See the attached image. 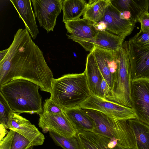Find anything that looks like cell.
<instances>
[{
    "mask_svg": "<svg viewBox=\"0 0 149 149\" xmlns=\"http://www.w3.org/2000/svg\"><path fill=\"white\" fill-rule=\"evenodd\" d=\"M53 74L43 53L26 29H19L6 55L0 61V86L15 79H24L51 93Z\"/></svg>",
    "mask_w": 149,
    "mask_h": 149,
    "instance_id": "cell-1",
    "label": "cell"
},
{
    "mask_svg": "<svg viewBox=\"0 0 149 149\" xmlns=\"http://www.w3.org/2000/svg\"><path fill=\"white\" fill-rule=\"evenodd\" d=\"M39 88L30 81L15 79L0 86V92L15 112L39 114L43 108Z\"/></svg>",
    "mask_w": 149,
    "mask_h": 149,
    "instance_id": "cell-2",
    "label": "cell"
},
{
    "mask_svg": "<svg viewBox=\"0 0 149 149\" xmlns=\"http://www.w3.org/2000/svg\"><path fill=\"white\" fill-rule=\"evenodd\" d=\"M50 99L63 108L80 105L90 96L84 73L68 74L53 78Z\"/></svg>",
    "mask_w": 149,
    "mask_h": 149,
    "instance_id": "cell-3",
    "label": "cell"
},
{
    "mask_svg": "<svg viewBox=\"0 0 149 149\" xmlns=\"http://www.w3.org/2000/svg\"><path fill=\"white\" fill-rule=\"evenodd\" d=\"M83 109L93 120V132L116 140L118 146L137 149L134 134L127 120H118L113 115L96 110Z\"/></svg>",
    "mask_w": 149,
    "mask_h": 149,
    "instance_id": "cell-4",
    "label": "cell"
},
{
    "mask_svg": "<svg viewBox=\"0 0 149 149\" xmlns=\"http://www.w3.org/2000/svg\"><path fill=\"white\" fill-rule=\"evenodd\" d=\"M128 51V41H126L116 52L117 68L113 76V88L107 100L132 108L130 97L132 79Z\"/></svg>",
    "mask_w": 149,
    "mask_h": 149,
    "instance_id": "cell-5",
    "label": "cell"
},
{
    "mask_svg": "<svg viewBox=\"0 0 149 149\" xmlns=\"http://www.w3.org/2000/svg\"><path fill=\"white\" fill-rule=\"evenodd\" d=\"M80 106L83 109L93 110L106 114L113 115L120 120H128L137 119L132 108L91 93Z\"/></svg>",
    "mask_w": 149,
    "mask_h": 149,
    "instance_id": "cell-6",
    "label": "cell"
},
{
    "mask_svg": "<svg viewBox=\"0 0 149 149\" xmlns=\"http://www.w3.org/2000/svg\"><path fill=\"white\" fill-rule=\"evenodd\" d=\"M68 38L78 43L87 51L91 52L93 42L99 31L90 21L80 18L64 22Z\"/></svg>",
    "mask_w": 149,
    "mask_h": 149,
    "instance_id": "cell-7",
    "label": "cell"
},
{
    "mask_svg": "<svg viewBox=\"0 0 149 149\" xmlns=\"http://www.w3.org/2000/svg\"><path fill=\"white\" fill-rule=\"evenodd\" d=\"M130 97L137 119L149 126V79L132 81Z\"/></svg>",
    "mask_w": 149,
    "mask_h": 149,
    "instance_id": "cell-8",
    "label": "cell"
},
{
    "mask_svg": "<svg viewBox=\"0 0 149 149\" xmlns=\"http://www.w3.org/2000/svg\"><path fill=\"white\" fill-rule=\"evenodd\" d=\"M34 13L40 25L49 32L53 31L57 18L62 10L61 0H32Z\"/></svg>",
    "mask_w": 149,
    "mask_h": 149,
    "instance_id": "cell-9",
    "label": "cell"
},
{
    "mask_svg": "<svg viewBox=\"0 0 149 149\" xmlns=\"http://www.w3.org/2000/svg\"><path fill=\"white\" fill-rule=\"evenodd\" d=\"M39 115L38 125L43 133L52 132L67 138L76 136L77 131L63 112Z\"/></svg>",
    "mask_w": 149,
    "mask_h": 149,
    "instance_id": "cell-10",
    "label": "cell"
},
{
    "mask_svg": "<svg viewBox=\"0 0 149 149\" xmlns=\"http://www.w3.org/2000/svg\"><path fill=\"white\" fill-rule=\"evenodd\" d=\"M128 46L132 81L149 79V45L138 47L128 40Z\"/></svg>",
    "mask_w": 149,
    "mask_h": 149,
    "instance_id": "cell-11",
    "label": "cell"
},
{
    "mask_svg": "<svg viewBox=\"0 0 149 149\" xmlns=\"http://www.w3.org/2000/svg\"><path fill=\"white\" fill-rule=\"evenodd\" d=\"M19 114L13 112L9 120V129L22 135L26 138L32 146L42 145L45 136L36 126Z\"/></svg>",
    "mask_w": 149,
    "mask_h": 149,
    "instance_id": "cell-12",
    "label": "cell"
},
{
    "mask_svg": "<svg viewBox=\"0 0 149 149\" xmlns=\"http://www.w3.org/2000/svg\"><path fill=\"white\" fill-rule=\"evenodd\" d=\"M101 21L106 24V31L125 38L132 33L135 26V24L132 22L122 19L120 12L111 3L107 7Z\"/></svg>",
    "mask_w": 149,
    "mask_h": 149,
    "instance_id": "cell-13",
    "label": "cell"
},
{
    "mask_svg": "<svg viewBox=\"0 0 149 149\" xmlns=\"http://www.w3.org/2000/svg\"><path fill=\"white\" fill-rule=\"evenodd\" d=\"M84 72L91 93L102 98L101 84L104 79L92 52L87 55Z\"/></svg>",
    "mask_w": 149,
    "mask_h": 149,
    "instance_id": "cell-14",
    "label": "cell"
},
{
    "mask_svg": "<svg viewBox=\"0 0 149 149\" xmlns=\"http://www.w3.org/2000/svg\"><path fill=\"white\" fill-rule=\"evenodd\" d=\"M18 13L19 17L23 20L26 29L34 39L39 31L36 21L30 0H10Z\"/></svg>",
    "mask_w": 149,
    "mask_h": 149,
    "instance_id": "cell-15",
    "label": "cell"
},
{
    "mask_svg": "<svg viewBox=\"0 0 149 149\" xmlns=\"http://www.w3.org/2000/svg\"><path fill=\"white\" fill-rule=\"evenodd\" d=\"M63 111L77 132H93L94 123L93 119L80 105L63 108Z\"/></svg>",
    "mask_w": 149,
    "mask_h": 149,
    "instance_id": "cell-16",
    "label": "cell"
},
{
    "mask_svg": "<svg viewBox=\"0 0 149 149\" xmlns=\"http://www.w3.org/2000/svg\"><path fill=\"white\" fill-rule=\"evenodd\" d=\"M76 137L80 149H118L117 146L113 148L110 146V139L93 132L79 131Z\"/></svg>",
    "mask_w": 149,
    "mask_h": 149,
    "instance_id": "cell-17",
    "label": "cell"
},
{
    "mask_svg": "<svg viewBox=\"0 0 149 149\" xmlns=\"http://www.w3.org/2000/svg\"><path fill=\"white\" fill-rule=\"evenodd\" d=\"M111 3L120 12L128 11L131 14L134 24L143 12H148L149 0H110Z\"/></svg>",
    "mask_w": 149,
    "mask_h": 149,
    "instance_id": "cell-18",
    "label": "cell"
},
{
    "mask_svg": "<svg viewBox=\"0 0 149 149\" xmlns=\"http://www.w3.org/2000/svg\"><path fill=\"white\" fill-rule=\"evenodd\" d=\"M113 51L95 45L92 51L104 79L111 89V92L113 88V77L109 70V61Z\"/></svg>",
    "mask_w": 149,
    "mask_h": 149,
    "instance_id": "cell-19",
    "label": "cell"
},
{
    "mask_svg": "<svg viewBox=\"0 0 149 149\" xmlns=\"http://www.w3.org/2000/svg\"><path fill=\"white\" fill-rule=\"evenodd\" d=\"M125 38L107 31H99L93 43L94 46L116 52L121 47Z\"/></svg>",
    "mask_w": 149,
    "mask_h": 149,
    "instance_id": "cell-20",
    "label": "cell"
},
{
    "mask_svg": "<svg viewBox=\"0 0 149 149\" xmlns=\"http://www.w3.org/2000/svg\"><path fill=\"white\" fill-rule=\"evenodd\" d=\"M127 121L134 134L137 149H149V126L137 119Z\"/></svg>",
    "mask_w": 149,
    "mask_h": 149,
    "instance_id": "cell-21",
    "label": "cell"
},
{
    "mask_svg": "<svg viewBox=\"0 0 149 149\" xmlns=\"http://www.w3.org/2000/svg\"><path fill=\"white\" fill-rule=\"evenodd\" d=\"M110 3V0H89L83 18L94 23H97L102 19L106 9Z\"/></svg>",
    "mask_w": 149,
    "mask_h": 149,
    "instance_id": "cell-22",
    "label": "cell"
},
{
    "mask_svg": "<svg viewBox=\"0 0 149 149\" xmlns=\"http://www.w3.org/2000/svg\"><path fill=\"white\" fill-rule=\"evenodd\" d=\"M87 3L84 0L63 1L62 10L63 12V22L79 19L84 15Z\"/></svg>",
    "mask_w": 149,
    "mask_h": 149,
    "instance_id": "cell-23",
    "label": "cell"
},
{
    "mask_svg": "<svg viewBox=\"0 0 149 149\" xmlns=\"http://www.w3.org/2000/svg\"><path fill=\"white\" fill-rule=\"evenodd\" d=\"M49 133L56 145L63 149H80L76 136L67 138L52 132H49Z\"/></svg>",
    "mask_w": 149,
    "mask_h": 149,
    "instance_id": "cell-24",
    "label": "cell"
},
{
    "mask_svg": "<svg viewBox=\"0 0 149 149\" xmlns=\"http://www.w3.org/2000/svg\"><path fill=\"white\" fill-rule=\"evenodd\" d=\"M15 112L0 92V124L9 129V120L12 113Z\"/></svg>",
    "mask_w": 149,
    "mask_h": 149,
    "instance_id": "cell-25",
    "label": "cell"
},
{
    "mask_svg": "<svg viewBox=\"0 0 149 149\" xmlns=\"http://www.w3.org/2000/svg\"><path fill=\"white\" fill-rule=\"evenodd\" d=\"M31 146L26 138L15 132L11 149H26Z\"/></svg>",
    "mask_w": 149,
    "mask_h": 149,
    "instance_id": "cell-26",
    "label": "cell"
},
{
    "mask_svg": "<svg viewBox=\"0 0 149 149\" xmlns=\"http://www.w3.org/2000/svg\"><path fill=\"white\" fill-rule=\"evenodd\" d=\"M135 45L140 47L149 45V31L139 32L129 40Z\"/></svg>",
    "mask_w": 149,
    "mask_h": 149,
    "instance_id": "cell-27",
    "label": "cell"
},
{
    "mask_svg": "<svg viewBox=\"0 0 149 149\" xmlns=\"http://www.w3.org/2000/svg\"><path fill=\"white\" fill-rule=\"evenodd\" d=\"M63 112V108L52 101L50 98L46 99L43 107V113H58Z\"/></svg>",
    "mask_w": 149,
    "mask_h": 149,
    "instance_id": "cell-28",
    "label": "cell"
},
{
    "mask_svg": "<svg viewBox=\"0 0 149 149\" xmlns=\"http://www.w3.org/2000/svg\"><path fill=\"white\" fill-rule=\"evenodd\" d=\"M15 132L10 130L0 141V149H11Z\"/></svg>",
    "mask_w": 149,
    "mask_h": 149,
    "instance_id": "cell-29",
    "label": "cell"
},
{
    "mask_svg": "<svg viewBox=\"0 0 149 149\" xmlns=\"http://www.w3.org/2000/svg\"><path fill=\"white\" fill-rule=\"evenodd\" d=\"M137 22L141 24L140 32L144 33L149 31V13L146 11L143 13L138 19Z\"/></svg>",
    "mask_w": 149,
    "mask_h": 149,
    "instance_id": "cell-30",
    "label": "cell"
},
{
    "mask_svg": "<svg viewBox=\"0 0 149 149\" xmlns=\"http://www.w3.org/2000/svg\"><path fill=\"white\" fill-rule=\"evenodd\" d=\"M101 89L103 97L108 99L110 95L111 90L104 79H103L102 83Z\"/></svg>",
    "mask_w": 149,
    "mask_h": 149,
    "instance_id": "cell-31",
    "label": "cell"
},
{
    "mask_svg": "<svg viewBox=\"0 0 149 149\" xmlns=\"http://www.w3.org/2000/svg\"><path fill=\"white\" fill-rule=\"evenodd\" d=\"M94 25L97 30L98 31L106 30L107 27L106 24L104 22L100 21L96 23H94Z\"/></svg>",
    "mask_w": 149,
    "mask_h": 149,
    "instance_id": "cell-32",
    "label": "cell"
},
{
    "mask_svg": "<svg viewBox=\"0 0 149 149\" xmlns=\"http://www.w3.org/2000/svg\"><path fill=\"white\" fill-rule=\"evenodd\" d=\"M8 51V48L0 52V61H1L6 55Z\"/></svg>",
    "mask_w": 149,
    "mask_h": 149,
    "instance_id": "cell-33",
    "label": "cell"
},
{
    "mask_svg": "<svg viewBox=\"0 0 149 149\" xmlns=\"http://www.w3.org/2000/svg\"><path fill=\"white\" fill-rule=\"evenodd\" d=\"M117 147H118V149H136L133 148H122V147H121L119 146H117Z\"/></svg>",
    "mask_w": 149,
    "mask_h": 149,
    "instance_id": "cell-34",
    "label": "cell"
},
{
    "mask_svg": "<svg viewBox=\"0 0 149 149\" xmlns=\"http://www.w3.org/2000/svg\"><path fill=\"white\" fill-rule=\"evenodd\" d=\"M26 149H33V146H31Z\"/></svg>",
    "mask_w": 149,
    "mask_h": 149,
    "instance_id": "cell-35",
    "label": "cell"
}]
</instances>
